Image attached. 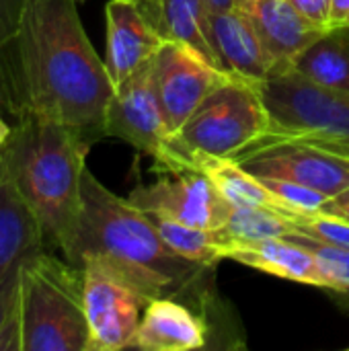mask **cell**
<instances>
[{
  "mask_svg": "<svg viewBox=\"0 0 349 351\" xmlns=\"http://www.w3.org/2000/svg\"><path fill=\"white\" fill-rule=\"evenodd\" d=\"M298 12L321 29H329L331 21V0H290Z\"/></svg>",
  "mask_w": 349,
  "mask_h": 351,
  "instance_id": "4316f807",
  "label": "cell"
},
{
  "mask_svg": "<svg viewBox=\"0 0 349 351\" xmlns=\"http://www.w3.org/2000/svg\"><path fill=\"white\" fill-rule=\"evenodd\" d=\"M19 269L0 286V351H23Z\"/></svg>",
  "mask_w": 349,
  "mask_h": 351,
  "instance_id": "603a6c76",
  "label": "cell"
},
{
  "mask_svg": "<svg viewBox=\"0 0 349 351\" xmlns=\"http://www.w3.org/2000/svg\"><path fill=\"white\" fill-rule=\"evenodd\" d=\"M76 4L78 0H27L19 31L0 51L14 119H51L95 144L105 138L115 84Z\"/></svg>",
  "mask_w": 349,
  "mask_h": 351,
  "instance_id": "6da1fadb",
  "label": "cell"
},
{
  "mask_svg": "<svg viewBox=\"0 0 349 351\" xmlns=\"http://www.w3.org/2000/svg\"><path fill=\"white\" fill-rule=\"evenodd\" d=\"M349 25V0H331V21L329 27Z\"/></svg>",
  "mask_w": 349,
  "mask_h": 351,
  "instance_id": "f546056e",
  "label": "cell"
},
{
  "mask_svg": "<svg viewBox=\"0 0 349 351\" xmlns=\"http://www.w3.org/2000/svg\"><path fill=\"white\" fill-rule=\"evenodd\" d=\"M284 239H290V241L306 247L317 257V261L329 282V288H327L329 296H333L339 306L349 311V249L321 243L304 232H290Z\"/></svg>",
  "mask_w": 349,
  "mask_h": 351,
  "instance_id": "7402d4cb",
  "label": "cell"
},
{
  "mask_svg": "<svg viewBox=\"0 0 349 351\" xmlns=\"http://www.w3.org/2000/svg\"><path fill=\"white\" fill-rule=\"evenodd\" d=\"M257 88L269 111L265 132L349 158V93L323 86L292 66L272 70Z\"/></svg>",
  "mask_w": 349,
  "mask_h": 351,
  "instance_id": "8992f818",
  "label": "cell"
},
{
  "mask_svg": "<svg viewBox=\"0 0 349 351\" xmlns=\"http://www.w3.org/2000/svg\"><path fill=\"white\" fill-rule=\"evenodd\" d=\"M294 232L290 220L272 208L232 206L226 202L222 220L214 228L218 241H257L269 237H288Z\"/></svg>",
  "mask_w": 349,
  "mask_h": 351,
  "instance_id": "ffe728a7",
  "label": "cell"
},
{
  "mask_svg": "<svg viewBox=\"0 0 349 351\" xmlns=\"http://www.w3.org/2000/svg\"><path fill=\"white\" fill-rule=\"evenodd\" d=\"M315 214H323V216H331V218L349 222V187L333 197H327Z\"/></svg>",
  "mask_w": 349,
  "mask_h": 351,
  "instance_id": "83f0119b",
  "label": "cell"
},
{
  "mask_svg": "<svg viewBox=\"0 0 349 351\" xmlns=\"http://www.w3.org/2000/svg\"><path fill=\"white\" fill-rule=\"evenodd\" d=\"M0 113L6 119H14V105H12V97H10L4 64H2V51H0Z\"/></svg>",
  "mask_w": 349,
  "mask_h": 351,
  "instance_id": "f1b7e54d",
  "label": "cell"
},
{
  "mask_svg": "<svg viewBox=\"0 0 349 351\" xmlns=\"http://www.w3.org/2000/svg\"><path fill=\"white\" fill-rule=\"evenodd\" d=\"M269 125V111L257 82L230 76L212 90L189 119L171 136L167 152L154 160V173L189 162V154H214L232 158L259 138Z\"/></svg>",
  "mask_w": 349,
  "mask_h": 351,
  "instance_id": "5b68a950",
  "label": "cell"
},
{
  "mask_svg": "<svg viewBox=\"0 0 349 351\" xmlns=\"http://www.w3.org/2000/svg\"><path fill=\"white\" fill-rule=\"evenodd\" d=\"M259 183L274 195V199L278 202V210H290V212H304V214H315L321 204L327 199V195L311 189V187H304V185H298V183H292V181H284V179H267V177H261Z\"/></svg>",
  "mask_w": 349,
  "mask_h": 351,
  "instance_id": "d4e9b609",
  "label": "cell"
},
{
  "mask_svg": "<svg viewBox=\"0 0 349 351\" xmlns=\"http://www.w3.org/2000/svg\"><path fill=\"white\" fill-rule=\"evenodd\" d=\"M49 251L39 220L0 165V286L35 253Z\"/></svg>",
  "mask_w": 349,
  "mask_h": 351,
  "instance_id": "e0dca14e",
  "label": "cell"
},
{
  "mask_svg": "<svg viewBox=\"0 0 349 351\" xmlns=\"http://www.w3.org/2000/svg\"><path fill=\"white\" fill-rule=\"evenodd\" d=\"M27 0H0V45L10 41L19 31Z\"/></svg>",
  "mask_w": 349,
  "mask_h": 351,
  "instance_id": "484cf974",
  "label": "cell"
},
{
  "mask_svg": "<svg viewBox=\"0 0 349 351\" xmlns=\"http://www.w3.org/2000/svg\"><path fill=\"white\" fill-rule=\"evenodd\" d=\"M107 19V70L117 86L138 68L148 64L160 43V33L148 23L136 0H109Z\"/></svg>",
  "mask_w": 349,
  "mask_h": 351,
  "instance_id": "7c38bea8",
  "label": "cell"
},
{
  "mask_svg": "<svg viewBox=\"0 0 349 351\" xmlns=\"http://www.w3.org/2000/svg\"><path fill=\"white\" fill-rule=\"evenodd\" d=\"M292 68L323 86L349 93V25L329 27L292 62Z\"/></svg>",
  "mask_w": 349,
  "mask_h": 351,
  "instance_id": "ac0fdd59",
  "label": "cell"
},
{
  "mask_svg": "<svg viewBox=\"0 0 349 351\" xmlns=\"http://www.w3.org/2000/svg\"><path fill=\"white\" fill-rule=\"evenodd\" d=\"M62 257L76 267L99 259L148 300L175 298L206 321L208 308L216 306L210 286L216 267L173 251L146 212L109 191L88 167L82 173L80 218Z\"/></svg>",
  "mask_w": 349,
  "mask_h": 351,
  "instance_id": "7a4b0ae2",
  "label": "cell"
},
{
  "mask_svg": "<svg viewBox=\"0 0 349 351\" xmlns=\"http://www.w3.org/2000/svg\"><path fill=\"white\" fill-rule=\"evenodd\" d=\"M78 2H82V0H78Z\"/></svg>",
  "mask_w": 349,
  "mask_h": 351,
  "instance_id": "836d02e7",
  "label": "cell"
},
{
  "mask_svg": "<svg viewBox=\"0 0 349 351\" xmlns=\"http://www.w3.org/2000/svg\"><path fill=\"white\" fill-rule=\"evenodd\" d=\"M193 162L216 187V191L232 206H257V208H278L274 195L259 183L257 177L247 173L237 160L214 156V154H189Z\"/></svg>",
  "mask_w": 349,
  "mask_h": 351,
  "instance_id": "d6986e66",
  "label": "cell"
},
{
  "mask_svg": "<svg viewBox=\"0 0 349 351\" xmlns=\"http://www.w3.org/2000/svg\"><path fill=\"white\" fill-rule=\"evenodd\" d=\"M80 267L88 325L86 351L128 350L150 300L99 259H84Z\"/></svg>",
  "mask_w": 349,
  "mask_h": 351,
  "instance_id": "ba28073f",
  "label": "cell"
},
{
  "mask_svg": "<svg viewBox=\"0 0 349 351\" xmlns=\"http://www.w3.org/2000/svg\"><path fill=\"white\" fill-rule=\"evenodd\" d=\"M245 10L257 27L272 70L292 66V62L327 31L306 21L290 0H253Z\"/></svg>",
  "mask_w": 349,
  "mask_h": 351,
  "instance_id": "2e32d148",
  "label": "cell"
},
{
  "mask_svg": "<svg viewBox=\"0 0 349 351\" xmlns=\"http://www.w3.org/2000/svg\"><path fill=\"white\" fill-rule=\"evenodd\" d=\"M278 212L290 220L294 232H304L321 243L349 249V222L323 214H304V212H290V210H278Z\"/></svg>",
  "mask_w": 349,
  "mask_h": 351,
  "instance_id": "cb8c5ba5",
  "label": "cell"
},
{
  "mask_svg": "<svg viewBox=\"0 0 349 351\" xmlns=\"http://www.w3.org/2000/svg\"><path fill=\"white\" fill-rule=\"evenodd\" d=\"M152 82L167 128L175 134L197 105L232 74L183 41L165 39L150 60Z\"/></svg>",
  "mask_w": 349,
  "mask_h": 351,
  "instance_id": "9c48e42d",
  "label": "cell"
},
{
  "mask_svg": "<svg viewBox=\"0 0 349 351\" xmlns=\"http://www.w3.org/2000/svg\"><path fill=\"white\" fill-rule=\"evenodd\" d=\"M208 321L175 298L148 302L128 350L191 351L208 346Z\"/></svg>",
  "mask_w": 349,
  "mask_h": 351,
  "instance_id": "9a60e30c",
  "label": "cell"
},
{
  "mask_svg": "<svg viewBox=\"0 0 349 351\" xmlns=\"http://www.w3.org/2000/svg\"><path fill=\"white\" fill-rule=\"evenodd\" d=\"M251 2H253V0H237V6L247 8V6H251Z\"/></svg>",
  "mask_w": 349,
  "mask_h": 351,
  "instance_id": "d6a6232c",
  "label": "cell"
},
{
  "mask_svg": "<svg viewBox=\"0 0 349 351\" xmlns=\"http://www.w3.org/2000/svg\"><path fill=\"white\" fill-rule=\"evenodd\" d=\"M146 216L156 226L163 241L179 255H183L191 261L210 265V267H216L222 261V257L218 253V239H216L214 230L187 226V224H181L171 218H163L156 214H146Z\"/></svg>",
  "mask_w": 349,
  "mask_h": 351,
  "instance_id": "44dd1931",
  "label": "cell"
},
{
  "mask_svg": "<svg viewBox=\"0 0 349 351\" xmlns=\"http://www.w3.org/2000/svg\"><path fill=\"white\" fill-rule=\"evenodd\" d=\"M237 160L247 173L261 179H284L333 197L349 187V158L321 146L263 132L243 150Z\"/></svg>",
  "mask_w": 349,
  "mask_h": 351,
  "instance_id": "52a82bcc",
  "label": "cell"
},
{
  "mask_svg": "<svg viewBox=\"0 0 349 351\" xmlns=\"http://www.w3.org/2000/svg\"><path fill=\"white\" fill-rule=\"evenodd\" d=\"M19 278L23 351H86L84 269L41 251L21 263Z\"/></svg>",
  "mask_w": 349,
  "mask_h": 351,
  "instance_id": "277c9868",
  "label": "cell"
},
{
  "mask_svg": "<svg viewBox=\"0 0 349 351\" xmlns=\"http://www.w3.org/2000/svg\"><path fill=\"white\" fill-rule=\"evenodd\" d=\"M10 130H12V125H8V119L0 113V148H2V146H4V142L8 140Z\"/></svg>",
  "mask_w": 349,
  "mask_h": 351,
  "instance_id": "1f68e13d",
  "label": "cell"
},
{
  "mask_svg": "<svg viewBox=\"0 0 349 351\" xmlns=\"http://www.w3.org/2000/svg\"><path fill=\"white\" fill-rule=\"evenodd\" d=\"M218 253L222 259H232L263 274L315 286L319 290L329 288V282L317 261V257L302 245L282 239H257V241H218Z\"/></svg>",
  "mask_w": 349,
  "mask_h": 351,
  "instance_id": "4fadbf2b",
  "label": "cell"
},
{
  "mask_svg": "<svg viewBox=\"0 0 349 351\" xmlns=\"http://www.w3.org/2000/svg\"><path fill=\"white\" fill-rule=\"evenodd\" d=\"M105 136L117 138L154 160L165 156L173 134L158 105L150 62L115 86L107 105Z\"/></svg>",
  "mask_w": 349,
  "mask_h": 351,
  "instance_id": "8fae6325",
  "label": "cell"
},
{
  "mask_svg": "<svg viewBox=\"0 0 349 351\" xmlns=\"http://www.w3.org/2000/svg\"><path fill=\"white\" fill-rule=\"evenodd\" d=\"M91 146L58 121L23 115L0 148V165L35 212L49 251L64 253L74 237Z\"/></svg>",
  "mask_w": 349,
  "mask_h": 351,
  "instance_id": "3957f363",
  "label": "cell"
},
{
  "mask_svg": "<svg viewBox=\"0 0 349 351\" xmlns=\"http://www.w3.org/2000/svg\"><path fill=\"white\" fill-rule=\"evenodd\" d=\"M208 12H224L237 6V0H204Z\"/></svg>",
  "mask_w": 349,
  "mask_h": 351,
  "instance_id": "4dcf8cb0",
  "label": "cell"
},
{
  "mask_svg": "<svg viewBox=\"0 0 349 351\" xmlns=\"http://www.w3.org/2000/svg\"><path fill=\"white\" fill-rule=\"evenodd\" d=\"M158 175L154 183L130 191L128 199L136 208L195 228L214 230L220 224L226 199L193 162Z\"/></svg>",
  "mask_w": 349,
  "mask_h": 351,
  "instance_id": "30bf717a",
  "label": "cell"
},
{
  "mask_svg": "<svg viewBox=\"0 0 349 351\" xmlns=\"http://www.w3.org/2000/svg\"><path fill=\"white\" fill-rule=\"evenodd\" d=\"M210 41L224 72L251 82H261L269 76L272 62L245 8L234 6L224 12H210Z\"/></svg>",
  "mask_w": 349,
  "mask_h": 351,
  "instance_id": "5bb4252c",
  "label": "cell"
}]
</instances>
